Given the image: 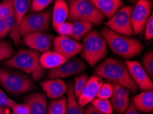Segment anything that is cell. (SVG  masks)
<instances>
[{
	"mask_svg": "<svg viewBox=\"0 0 153 114\" xmlns=\"http://www.w3.org/2000/svg\"><path fill=\"white\" fill-rule=\"evenodd\" d=\"M8 34V31L5 19L0 18V40L5 38Z\"/></svg>",
	"mask_w": 153,
	"mask_h": 114,
	"instance_id": "cell-38",
	"label": "cell"
},
{
	"mask_svg": "<svg viewBox=\"0 0 153 114\" xmlns=\"http://www.w3.org/2000/svg\"><path fill=\"white\" fill-rule=\"evenodd\" d=\"M68 59L64 57L60 53L56 51H49L43 53L40 55L39 62L44 69L53 70L61 66Z\"/></svg>",
	"mask_w": 153,
	"mask_h": 114,
	"instance_id": "cell-20",
	"label": "cell"
},
{
	"mask_svg": "<svg viewBox=\"0 0 153 114\" xmlns=\"http://www.w3.org/2000/svg\"><path fill=\"white\" fill-rule=\"evenodd\" d=\"M69 14V6L65 0H55L52 16L53 28L66 22Z\"/></svg>",
	"mask_w": 153,
	"mask_h": 114,
	"instance_id": "cell-18",
	"label": "cell"
},
{
	"mask_svg": "<svg viewBox=\"0 0 153 114\" xmlns=\"http://www.w3.org/2000/svg\"><path fill=\"white\" fill-rule=\"evenodd\" d=\"M41 86L46 96L52 99H58L68 92V85L60 78L50 79L41 83Z\"/></svg>",
	"mask_w": 153,
	"mask_h": 114,
	"instance_id": "cell-15",
	"label": "cell"
},
{
	"mask_svg": "<svg viewBox=\"0 0 153 114\" xmlns=\"http://www.w3.org/2000/svg\"><path fill=\"white\" fill-rule=\"evenodd\" d=\"M25 103L29 108L30 114H47L48 103L44 93H32L25 97Z\"/></svg>",
	"mask_w": 153,
	"mask_h": 114,
	"instance_id": "cell-16",
	"label": "cell"
},
{
	"mask_svg": "<svg viewBox=\"0 0 153 114\" xmlns=\"http://www.w3.org/2000/svg\"><path fill=\"white\" fill-rule=\"evenodd\" d=\"M113 93V88L112 83H103L100 88L96 98L102 99H108L112 96Z\"/></svg>",
	"mask_w": 153,
	"mask_h": 114,
	"instance_id": "cell-31",
	"label": "cell"
},
{
	"mask_svg": "<svg viewBox=\"0 0 153 114\" xmlns=\"http://www.w3.org/2000/svg\"><path fill=\"white\" fill-rule=\"evenodd\" d=\"M84 114H105L96 109L93 105H89L84 111Z\"/></svg>",
	"mask_w": 153,
	"mask_h": 114,
	"instance_id": "cell-39",
	"label": "cell"
},
{
	"mask_svg": "<svg viewBox=\"0 0 153 114\" xmlns=\"http://www.w3.org/2000/svg\"><path fill=\"white\" fill-rule=\"evenodd\" d=\"M15 54V49L10 43L0 40V62H4Z\"/></svg>",
	"mask_w": 153,
	"mask_h": 114,
	"instance_id": "cell-28",
	"label": "cell"
},
{
	"mask_svg": "<svg viewBox=\"0 0 153 114\" xmlns=\"http://www.w3.org/2000/svg\"><path fill=\"white\" fill-rule=\"evenodd\" d=\"M142 66L150 79L153 77V52L150 51L146 53L142 59Z\"/></svg>",
	"mask_w": 153,
	"mask_h": 114,
	"instance_id": "cell-30",
	"label": "cell"
},
{
	"mask_svg": "<svg viewBox=\"0 0 153 114\" xmlns=\"http://www.w3.org/2000/svg\"><path fill=\"white\" fill-rule=\"evenodd\" d=\"M129 73L134 82L142 91H150L153 89V83L142 65L137 61H125Z\"/></svg>",
	"mask_w": 153,
	"mask_h": 114,
	"instance_id": "cell-12",
	"label": "cell"
},
{
	"mask_svg": "<svg viewBox=\"0 0 153 114\" xmlns=\"http://www.w3.org/2000/svg\"><path fill=\"white\" fill-rule=\"evenodd\" d=\"M72 23V31L71 37L74 40L80 41L92 29L94 25L83 21H75Z\"/></svg>",
	"mask_w": 153,
	"mask_h": 114,
	"instance_id": "cell-21",
	"label": "cell"
},
{
	"mask_svg": "<svg viewBox=\"0 0 153 114\" xmlns=\"http://www.w3.org/2000/svg\"><path fill=\"white\" fill-rule=\"evenodd\" d=\"M104 15L90 0H74L69 1V18L71 21H83L99 25L103 22Z\"/></svg>",
	"mask_w": 153,
	"mask_h": 114,
	"instance_id": "cell-6",
	"label": "cell"
},
{
	"mask_svg": "<svg viewBox=\"0 0 153 114\" xmlns=\"http://www.w3.org/2000/svg\"><path fill=\"white\" fill-rule=\"evenodd\" d=\"M88 76L86 73L82 74L80 76H76L74 80V94L76 100H78L80 95L82 93L83 89H84L86 83L88 80Z\"/></svg>",
	"mask_w": 153,
	"mask_h": 114,
	"instance_id": "cell-27",
	"label": "cell"
},
{
	"mask_svg": "<svg viewBox=\"0 0 153 114\" xmlns=\"http://www.w3.org/2000/svg\"><path fill=\"white\" fill-rule=\"evenodd\" d=\"M15 13L12 2L10 0H4L0 4V18L6 19Z\"/></svg>",
	"mask_w": 153,
	"mask_h": 114,
	"instance_id": "cell-29",
	"label": "cell"
},
{
	"mask_svg": "<svg viewBox=\"0 0 153 114\" xmlns=\"http://www.w3.org/2000/svg\"><path fill=\"white\" fill-rule=\"evenodd\" d=\"M17 103L9 98L3 90L0 89V107H5L13 109Z\"/></svg>",
	"mask_w": 153,
	"mask_h": 114,
	"instance_id": "cell-32",
	"label": "cell"
},
{
	"mask_svg": "<svg viewBox=\"0 0 153 114\" xmlns=\"http://www.w3.org/2000/svg\"><path fill=\"white\" fill-rule=\"evenodd\" d=\"M53 39L52 34L45 32H34L25 35L23 40L30 49L39 53H45L50 51Z\"/></svg>",
	"mask_w": 153,
	"mask_h": 114,
	"instance_id": "cell-13",
	"label": "cell"
},
{
	"mask_svg": "<svg viewBox=\"0 0 153 114\" xmlns=\"http://www.w3.org/2000/svg\"><path fill=\"white\" fill-rule=\"evenodd\" d=\"M91 105L98 111L105 114H113V110L110 101L108 99H102L95 98L91 102Z\"/></svg>",
	"mask_w": 153,
	"mask_h": 114,
	"instance_id": "cell-26",
	"label": "cell"
},
{
	"mask_svg": "<svg viewBox=\"0 0 153 114\" xmlns=\"http://www.w3.org/2000/svg\"><path fill=\"white\" fill-rule=\"evenodd\" d=\"M53 0H33L31 4V10L34 13L41 12L45 9Z\"/></svg>",
	"mask_w": 153,
	"mask_h": 114,
	"instance_id": "cell-33",
	"label": "cell"
},
{
	"mask_svg": "<svg viewBox=\"0 0 153 114\" xmlns=\"http://www.w3.org/2000/svg\"><path fill=\"white\" fill-rule=\"evenodd\" d=\"M54 29L59 34V36H71V31H72V23L65 22L58 25Z\"/></svg>",
	"mask_w": 153,
	"mask_h": 114,
	"instance_id": "cell-34",
	"label": "cell"
},
{
	"mask_svg": "<svg viewBox=\"0 0 153 114\" xmlns=\"http://www.w3.org/2000/svg\"><path fill=\"white\" fill-rule=\"evenodd\" d=\"M87 66L85 63L77 57H72L53 70H50L48 73V78H65L83 73Z\"/></svg>",
	"mask_w": 153,
	"mask_h": 114,
	"instance_id": "cell-10",
	"label": "cell"
},
{
	"mask_svg": "<svg viewBox=\"0 0 153 114\" xmlns=\"http://www.w3.org/2000/svg\"><path fill=\"white\" fill-rule=\"evenodd\" d=\"M68 102H67L66 114H84L83 108L79 106L74 94V87L71 82L68 85Z\"/></svg>",
	"mask_w": 153,
	"mask_h": 114,
	"instance_id": "cell-22",
	"label": "cell"
},
{
	"mask_svg": "<svg viewBox=\"0 0 153 114\" xmlns=\"http://www.w3.org/2000/svg\"><path fill=\"white\" fill-rule=\"evenodd\" d=\"M81 55L85 62L94 67L106 56L107 43L96 30H91L82 40Z\"/></svg>",
	"mask_w": 153,
	"mask_h": 114,
	"instance_id": "cell-5",
	"label": "cell"
},
{
	"mask_svg": "<svg viewBox=\"0 0 153 114\" xmlns=\"http://www.w3.org/2000/svg\"><path fill=\"white\" fill-rule=\"evenodd\" d=\"M0 84L13 95L25 94L36 88L28 74L6 66L0 68Z\"/></svg>",
	"mask_w": 153,
	"mask_h": 114,
	"instance_id": "cell-4",
	"label": "cell"
},
{
	"mask_svg": "<svg viewBox=\"0 0 153 114\" xmlns=\"http://www.w3.org/2000/svg\"><path fill=\"white\" fill-rule=\"evenodd\" d=\"M40 54L32 49H20L10 59L6 60L1 65L15 68L28 74L34 81H39L44 77L45 71L39 62Z\"/></svg>",
	"mask_w": 153,
	"mask_h": 114,
	"instance_id": "cell-1",
	"label": "cell"
},
{
	"mask_svg": "<svg viewBox=\"0 0 153 114\" xmlns=\"http://www.w3.org/2000/svg\"><path fill=\"white\" fill-rule=\"evenodd\" d=\"M133 104L140 112L149 113L153 110V91H144L134 96Z\"/></svg>",
	"mask_w": 153,
	"mask_h": 114,
	"instance_id": "cell-19",
	"label": "cell"
},
{
	"mask_svg": "<svg viewBox=\"0 0 153 114\" xmlns=\"http://www.w3.org/2000/svg\"><path fill=\"white\" fill-rule=\"evenodd\" d=\"M95 73L100 76L126 88L129 92L135 94L138 89L137 85L131 76L126 64L115 58H108L98 65Z\"/></svg>",
	"mask_w": 153,
	"mask_h": 114,
	"instance_id": "cell-2",
	"label": "cell"
},
{
	"mask_svg": "<svg viewBox=\"0 0 153 114\" xmlns=\"http://www.w3.org/2000/svg\"><path fill=\"white\" fill-rule=\"evenodd\" d=\"M145 40H150L153 38V15H151L145 25Z\"/></svg>",
	"mask_w": 153,
	"mask_h": 114,
	"instance_id": "cell-36",
	"label": "cell"
},
{
	"mask_svg": "<svg viewBox=\"0 0 153 114\" xmlns=\"http://www.w3.org/2000/svg\"><path fill=\"white\" fill-rule=\"evenodd\" d=\"M112 85L113 88V95H115V96L122 98H124V99H129L130 92L126 88L122 87V86L115 83H112Z\"/></svg>",
	"mask_w": 153,
	"mask_h": 114,
	"instance_id": "cell-35",
	"label": "cell"
},
{
	"mask_svg": "<svg viewBox=\"0 0 153 114\" xmlns=\"http://www.w3.org/2000/svg\"><path fill=\"white\" fill-rule=\"evenodd\" d=\"M111 104L113 110L118 114H124L130 105L129 99H124L115 95H112L111 97Z\"/></svg>",
	"mask_w": 153,
	"mask_h": 114,
	"instance_id": "cell-25",
	"label": "cell"
},
{
	"mask_svg": "<svg viewBox=\"0 0 153 114\" xmlns=\"http://www.w3.org/2000/svg\"><path fill=\"white\" fill-rule=\"evenodd\" d=\"M12 2L14 10H15L16 20L19 27V23L24 16L27 14V12L30 6L31 0H10Z\"/></svg>",
	"mask_w": 153,
	"mask_h": 114,
	"instance_id": "cell-23",
	"label": "cell"
},
{
	"mask_svg": "<svg viewBox=\"0 0 153 114\" xmlns=\"http://www.w3.org/2000/svg\"><path fill=\"white\" fill-rule=\"evenodd\" d=\"M152 4L150 0H138L135 6L133 8L131 16L134 34L142 33L148 18L152 15Z\"/></svg>",
	"mask_w": 153,
	"mask_h": 114,
	"instance_id": "cell-9",
	"label": "cell"
},
{
	"mask_svg": "<svg viewBox=\"0 0 153 114\" xmlns=\"http://www.w3.org/2000/svg\"><path fill=\"white\" fill-rule=\"evenodd\" d=\"M107 18H111L123 6L122 0H90Z\"/></svg>",
	"mask_w": 153,
	"mask_h": 114,
	"instance_id": "cell-17",
	"label": "cell"
},
{
	"mask_svg": "<svg viewBox=\"0 0 153 114\" xmlns=\"http://www.w3.org/2000/svg\"><path fill=\"white\" fill-rule=\"evenodd\" d=\"M13 114H30L29 108L25 103L18 104L13 109Z\"/></svg>",
	"mask_w": 153,
	"mask_h": 114,
	"instance_id": "cell-37",
	"label": "cell"
},
{
	"mask_svg": "<svg viewBox=\"0 0 153 114\" xmlns=\"http://www.w3.org/2000/svg\"><path fill=\"white\" fill-rule=\"evenodd\" d=\"M67 102L65 96L51 101L48 107V114H66Z\"/></svg>",
	"mask_w": 153,
	"mask_h": 114,
	"instance_id": "cell-24",
	"label": "cell"
},
{
	"mask_svg": "<svg viewBox=\"0 0 153 114\" xmlns=\"http://www.w3.org/2000/svg\"><path fill=\"white\" fill-rule=\"evenodd\" d=\"M132 10L133 7L131 6L122 7L105 23L106 26L117 34L128 37L133 36L134 32L131 21Z\"/></svg>",
	"mask_w": 153,
	"mask_h": 114,
	"instance_id": "cell-8",
	"label": "cell"
},
{
	"mask_svg": "<svg viewBox=\"0 0 153 114\" xmlns=\"http://www.w3.org/2000/svg\"><path fill=\"white\" fill-rule=\"evenodd\" d=\"M10 109L5 107H0V114H9Z\"/></svg>",
	"mask_w": 153,
	"mask_h": 114,
	"instance_id": "cell-41",
	"label": "cell"
},
{
	"mask_svg": "<svg viewBox=\"0 0 153 114\" xmlns=\"http://www.w3.org/2000/svg\"><path fill=\"white\" fill-rule=\"evenodd\" d=\"M125 114H141L139 111L137 110V109L135 107V106L133 105V103L130 104L128 109L126 111Z\"/></svg>",
	"mask_w": 153,
	"mask_h": 114,
	"instance_id": "cell-40",
	"label": "cell"
},
{
	"mask_svg": "<svg viewBox=\"0 0 153 114\" xmlns=\"http://www.w3.org/2000/svg\"><path fill=\"white\" fill-rule=\"evenodd\" d=\"M52 16L49 11L26 14L19 23L21 36L34 32H45L49 30Z\"/></svg>",
	"mask_w": 153,
	"mask_h": 114,
	"instance_id": "cell-7",
	"label": "cell"
},
{
	"mask_svg": "<svg viewBox=\"0 0 153 114\" xmlns=\"http://www.w3.org/2000/svg\"><path fill=\"white\" fill-rule=\"evenodd\" d=\"M104 83L100 76L93 75L88 79L87 82L79 98L78 99V103L81 107H84L96 98L101 85Z\"/></svg>",
	"mask_w": 153,
	"mask_h": 114,
	"instance_id": "cell-14",
	"label": "cell"
},
{
	"mask_svg": "<svg viewBox=\"0 0 153 114\" xmlns=\"http://www.w3.org/2000/svg\"><path fill=\"white\" fill-rule=\"evenodd\" d=\"M129 1H136V0H129Z\"/></svg>",
	"mask_w": 153,
	"mask_h": 114,
	"instance_id": "cell-42",
	"label": "cell"
},
{
	"mask_svg": "<svg viewBox=\"0 0 153 114\" xmlns=\"http://www.w3.org/2000/svg\"><path fill=\"white\" fill-rule=\"evenodd\" d=\"M100 34L115 55L127 60L140 55L143 49V45L140 41L117 34L107 27L102 29Z\"/></svg>",
	"mask_w": 153,
	"mask_h": 114,
	"instance_id": "cell-3",
	"label": "cell"
},
{
	"mask_svg": "<svg viewBox=\"0 0 153 114\" xmlns=\"http://www.w3.org/2000/svg\"><path fill=\"white\" fill-rule=\"evenodd\" d=\"M53 49L66 59L76 56L82 51V45L69 36H58L53 39Z\"/></svg>",
	"mask_w": 153,
	"mask_h": 114,
	"instance_id": "cell-11",
	"label": "cell"
},
{
	"mask_svg": "<svg viewBox=\"0 0 153 114\" xmlns=\"http://www.w3.org/2000/svg\"><path fill=\"white\" fill-rule=\"evenodd\" d=\"M69 1H74V0H69Z\"/></svg>",
	"mask_w": 153,
	"mask_h": 114,
	"instance_id": "cell-43",
	"label": "cell"
}]
</instances>
